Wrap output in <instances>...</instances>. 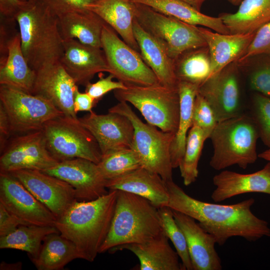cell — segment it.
Returning a JSON list of instances; mask_svg holds the SVG:
<instances>
[{"instance_id": "681fc988", "label": "cell", "mask_w": 270, "mask_h": 270, "mask_svg": "<svg viewBox=\"0 0 270 270\" xmlns=\"http://www.w3.org/2000/svg\"><path fill=\"white\" fill-rule=\"evenodd\" d=\"M190 4L197 10L200 11L203 4L207 0H182Z\"/></svg>"}, {"instance_id": "f1b7e54d", "label": "cell", "mask_w": 270, "mask_h": 270, "mask_svg": "<svg viewBox=\"0 0 270 270\" xmlns=\"http://www.w3.org/2000/svg\"><path fill=\"white\" fill-rule=\"evenodd\" d=\"M218 16L230 34L256 32L270 22V0H242L236 12Z\"/></svg>"}, {"instance_id": "d6986e66", "label": "cell", "mask_w": 270, "mask_h": 270, "mask_svg": "<svg viewBox=\"0 0 270 270\" xmlns=\"http://www.w3.org/2000/svg\"><path fill=\"white\" fill-rule=\"evenodd\" d=\"M60 62L78 85L86 86L98 73L110 72L102 48L84 44L75 39L63 40Z\"/></svg>"}, {"instance_id": "6da1fadb", "label": "cell", "mask_w": 270, "mask_h": 270, "mask_svg": "<svg viewBox=\"0 0 270 270\" xmlns=\"http://www.w3.org/2000/svg\"><path fill=\"white\" fill-rule=\"evenodd\" d=\"M169 194L166 206L184 214L212 234L219 246L232 237H242L250 242L270 237L268 222L253 214L255 200L250 198L238 203L221 204L202 202L190 196L173 180L166 182Z\"/></svg>"}, {"instance_id": "bcb514c9", "label": "cell", "mask_w": 270, "mask_h": 270, "mask_svg": "<svg viewBox=\"0 0 270 270\" xmlns=\"http://www.w3.org/2000/svg\"><path fill=\"white\" fill-rule=\"evenodd\" d=\"M96 104L94 100L86 92H81L78 90L76 92L74 98V109L77 114L78 112H91Z\"/></svg>"}, {"instance_id": "7a4b0ae2", "label": "cell", "mask_w": 270, "mask_h": 270, "mask_svg": "<svg viewBox=\"0 0 270 270\" xmlns=\"http://www.w3.org/2000/svg\"><path fill=\"white\" fill-rule=\"evenodd\" d=\"M118 190L96 200L74 202L56 218L54 226L76 246L80 258L94 260L109 231Z\"/></svg>"}, {"instance_id": "ac0fdd59", "label": "cell", "mask_w": 270, "mask_h": 270, "mask_svg": "<svg viewBox=\"0 0 270 270\" xmlns=\"http://www.w3.org/2000/svg\"><path fill=\"white\" fill-rule=\"evenodd\" d=\"M78 120L95 138L102 156L113 150L131 148L134 128L126 116L110 112L98 114L92 110Z\"/></svg>"}, {"instance_id": "e575fe53", "label": "cell", "mask_w": 270, "mask_h": 270, "mask_svg": "<svg viewBox=\"0 0 270 270\" xmlns=\"http://www.w3.org/2000/svg\"><path fill=\"white\" fill-rule=\"evenodd\" d=\"M208 137L199 127L192 126L188 131L184 156L179 167L184 184L188 186L198 176V164Z\"/></svg>"}, {"instance_id": "c3c4849f", "label": "cell", "mask_w": 270, "mask_h": 270, "mask_svg": "<svg viewBox=\"0 0 270 270\" xmlns=\"http://www.w3.org/2000/svg\"><path fill=\"white\" fill-rule=\"evenodd\" d=\"M22 264L20 262L12 264H8L2 262L0 265V269L1 270H16L22 269Z\"/></svg>"}, {"instance_id": "74e56055", "label": "cell", "mask_w": 270, "mask_h": 270, "mask_svg": "<svg viewBox=\"0 0 270 270\" xmlns=\"http://www.w3.org/2000/svg\"><path fill=\"white\" fill-rule=\"evenodd\" d=\"M250 115L263 143L270 148V98L258 92L251 100Z\"/></svg>"}, {"instance_id": "1f68e13d", "label": "cell", "mask_w": 270, "mask_h": 270, "mask_svg": "<svg viewBox=\"0 0 270 270\" xmlns=\"http://www.w3.org/2000/svg\"><path fill=\"white\" fill-rule=\"evenodd\" d=\"M76 258L80 257L76 245L54 232L46 236L38 256L31 260L38 270H60Z\"/></svg>"}, {"instance_id": "e0dca14e", "label": "cell", "mask_w": 270, "mask_h": 270, "mask_svg": "<svg viewBox=\"0 0 270 270\" xmlns=\"http://www.w3.org/2000/svg\"><path fill=\"white\" fill-rule=\"evenodd\" d=\"M43 172L71 185L76 190L78 201L94 200L108 192L106 187L107 180L98 164L86 159L76 158L60 161Z\"/></svg>"}, {"instance_id": "ab89813d", "label": "cell", "mask_w": 270, "mask_h": 270, "mask_svg": "<svg viewBox=\"0 0 270 270\" xmlns=\"http://www.w3.org/2000/svg\"><path fill=\"white\" fill-rule=\"evenodd\" d=\"M261 55H270V22L256 32L246 52L238 61Z\"/></svg>"}, {"instance_id": "f35d334b", "label": "cell", "mask_w": 270, "mask_h": 270, "mask_svg": "<svg viewBox=\"0 0 270 270\" xmlns=\"http://www.w3.org/2000/svg\"><path fill=\"white\" fill-rule=\"evenodd\" d=\"M218 122L208 101L198 92L196 96L192 111V126L200 128L208 138Z\"/></svg>"}, {"instance_id": "60d3db41", "label": "cell", "mask_w": 270, "mask_h": 270, "mask_svg": "<svg viewBox=\"0 0 270 270\" xmlns=\"http://www.w3.org/2000/svg\"><path fill=\"white\" fill-rule=\"evenodd\" d=\"M249 86L251 90L270 98V55L250 73Z\"/></svg>"}, {"instance_id": "7c38bea8", "label": "cell", "mask_w": 270, "mask_h": 270, "mask_svg": "<svg viewBox=\"0 0 270 270\" xmlns=\"http://www.w3.org/2000/svg\"><path fill=\"white\" fill-rule=\"evenodd\" d=\"M60 162L48 149L42 130L12 136L0 157V172L22 170L44 171Z\"/></svg>"}, {"instance_id": "4316f807", "label": "cell", "mask_w": 270, "mask_h": 270, "mask_svg": "<svg viewBox=\"0 0 270 270\" xmlns=\"http://www.w3.org/2000/svg\"><path fill=\"white\" fill-rule=\"evenodd\" d=\"M57 17L63 40L75 39L84 44L102 48V32L106 23L96 14L87 10Z\"/></svg>"}, {"instance_id": "8d00e7d4", "label": "cell", "mask_w": 270, "mask_h": 270, "mask_svg": "<svg viewBox=\"0 0 270 270\" xmlns=\"http://www.w3.org/2000/svg\"><path fill=\"white\" fill-rule=\"evenodd\" d=\"M158 210L162 230L174 246L184 269L193 270L184 234L175 221L172 210L167 206Z\"/></svg>"}, {"instance_id": "cb8c5ba5", "label": "cell", "mask_w": 270, "mask_h": 270, "mask_svg": "<svg viewBox=\"0 0 270 270\" xmlns=\"http://www.w3.org/2000/svg\"><path fill=\"white\" fill-rule=\"evenodd\" d=\"M168 238L162 231L152 239L140 244L121 245L109 251L127 250L138 258L140 270H182L178 255L170 246Z\"/></svg>"}, {"instance_id": "d4e9b609", "label": "cell", "mask_w": 270, "mask_h": 270, "mask_svg": "<svg viewBox=\"0 0 270 270\" xmlns=\"http://www.w3.org/2000/svg\"><path fill=\"white\" fill-rule=\"evenodd\" d=\"M134 34L140 53L158 79L159 83L171 88H178V82L174 70V60L166 49L134 18Z\"/></svg>"}, {"instance_id": "8fae6325", "label": "cell", "mask_w": 270, "mask_h": 270, "mask_svg": "<svg viewBox=\"0 0 270 270\" xmlns=\"http://www.w3.org/2000/svg\"><path fill=\"white\" fill-rule=\"evenodd\" d=\"M101 42L109 74L118 80L126 86H148L159 82L140 53L125 42L106 24L102 30Z\"/></svg>"}, {"instance_id": "7bdbcfd3", "label": "cell", "mask_w": 270, "mask_h": 270, "mask_svg": "<svg viewBox=\"0 0 270 270\" xmlns=\"http://www.w3.org/2000/svg\"><path fill=\"white\" fill-rule=\"evenodd\" d=\"M53 14L58 16L69 12L87 10L98 0H40Z\"/></svg>"}, {"instance_id": "f5cc1de1", "label": "cell", "mask_w": 270, "mask_h": 270, "mask_svg": "<svg viewBox=\"0 0 270 270\" xmlns=\"http://www.w3.org/2000/svg\"><path fill=\"white\" fill-rule=\"evenodd\" d=\"M22 0L24 1V2H34L36 0Z\"/></svg>"}, {"instance_id": "ffe728a7", "label": "cell", "mask_w": 270, "mask_h": 270, "mask_svg": "<svg viewBox=\"0 0 270 270\" xmlns=\"http://www.w3.org/2000/svg\"><path fill=\"white\" fill-rule=\"evenodd\" d=\"M175 221L184 234L193 270H221L214 237L192 217L172 210Z\"/></svg>"}, {"instance_id": "52a82bcc", "label": "cell", "mask_w": 270, "mask_h": 270, "mask_svg": "<svg viewBox=\"0 0 270 270\" xmlns=\"http://www.w3.org/2000/svg\"><path fill=\"white\" fill-rule=\"evenodd\" d=\"M108 112L124 115L132 123L134 133L131 148L137 154L141 166L158 174L166 182L172 180L170 146L175 134L164 132L144 122L126 102H119Z\"/></svg>"}, {"instance_id": "8992f818", "label": "cell", "mask_w": 270, "mask_h": 270, "mask_svg": "<svg viewBox=\"0 0 270 270\" xmlns=\"http://www.w3.org/2000/svg\"><path fill=\"white\" fill-rule=\"evenodd\" d=\"M126 86L125 88L114 90L118 102L131 104L148 124L164 132L176 134L180 112L178 88H168L159 82Z\"/></svg>"}, {"instance_id": "44dd1931", "label": "cell", "mask_w": 270, "mask_h": 270, "mask_svg": "<svg viewBox=\"0 0 270 270\" xmlns=\"http://www.w3.org/2000/svg\"><path fill=\"white\" fill-rule=\"evenodd\" d=\"M212 182L216 188L211 198L215 202L246 193L270 195V162L260 170L250 174L222 171L213 177Z\"/></svg>"}, {"instance_id": "5b68a950", "label": "cell", "mask_w": 270, "mask_h": 270, "mask_svg": "<svg viewBox=\"0 0 270 270\" xmlns=\"http://www.w3.org/2000/svg\"><path fill=\"white\" fill-rule=\"evenodd\" d=\"M258 128L250 115L242 114L220 122L209 138L213 146L210 166L220 170L234 165L246 169L258 157Z\"/></svg>"}, {"instance_id": "7dc6e473", "label": "cell", "mask_w": 270, "mask_h": 270, "mask_svg": "<svg viewBox=\"0 0 270 270\" xmlns=\"http://www.w3.org/2000/svg\"><path fill=\"white\" fill-rule=\"evenodd\" d=\"M12 137L9 120L6 114L0 105V150L5 148L10 138Z\"/></svg>"}, {"instance_id": "f907efd6", "label": "cell", "mask_w": 270, "mask_h": 270, "mask_svg": "<svg viewBox=\"0 0 270 270\" xmlns=\"http://www.w3.org/2000/svg\"><path fill=\"white\" fill-rule=\"evenodd\" d=\"M258 157L270 162V148L258 154Z\"/></svg>"}, {"instance_id": "4fadbf2b", "label": "cell", "mask_w": 270, "mask_h": 270, "mask_svg": "<svg viewBox=\"0 0 270 270\" xmlns=\"http://www.w3.org/2000/svg\"><path fill=\"white\" fill-rule=\"evenodd\" d=\"M0 203L26 224L54 226L55 216L9 172H0Z\"/></svg>"}, {"instance_id": "b9f144b4", "label": "cell", "mask_w": 270, "mask_h": 270, "mask_svg": "<svg viewBox=\"0 0 270 270\" xmlns=\"http://www.w3.org/2000/svg\"><path fill=\"white\" fill-rule=\"evenodd\" d=\"M114 78V76L110 74L106 77L101 75L97 82L94 83L90 82L85 86V92L88 93L96 104L108 92L126 87L123 82L119 80H113Z\"/></svg>"}, {"instance_id": "83f0119b", "label": "cell", "mask_w": 270, "mask_h": 270, "mask_svg": "<svg viewBox=\"0 0 270 270\" xmlns=\"http://www.w3.org/2000/svg\"><path fill=\"white\" fill-rule=\"evenodd\" d=\"M7 55L0 66V84L12 86L31 94L36 71L28 63L22 51L19 32L8 41Z\"/></svg>"}, {"instance_id": "5bb4252c", "label": "cell", "mask_w": 270, "mask_h": 270, "mask_svg": "<svg viewBox=\"0 0 270 270\" xmlns=\"http://www.w3.org/2000/svg\"><path fill=\"white\" fill-rule=\"evenodd\" d=\"M28 191L57 218L76 200L74 188L64 180L36 170L11 172Z\"/></svg>"}, {"instance_id": "d6a6232c", "label": "cell", "mask_w": 270, "mask_h": 270, "mask_svg": "<svg viewBox=\"0 0 270 270\" xmlns=\"http://www.w3.org/2000/svg\"><path fill=\"white\" fill-rule=\"evenodd\" d=\"M211 62L207 46L188 50L174 60L178 82L196 84L199 87L208 78Z\"/></svg>"}, {"instance_id": "7402d4cb", "label": "cell", "mask_w": 270, "mask_h": 270, "mask_svg": "<svg viewBox=\"0 0 270 270\" xmlns=\"http://www.w3.org/2000/svg\"><path fill=\"white\" fill-rule=\"evenodd\" d=\"M106 187L143 197L158 208L166 206L170 198L166 182L158 174L142 166L108 180Z\"/></svg>"}, {"instance_id": "484cf974", "label": "cell", "mask_w": 270, "mask_h": 270, "mask_svg": "<svg viewBox=\"0 0 270 270\" xmlns=\"http://www.w3.org/2000/svg\"><path fill=\"white\" fill-rule=\"evenodd\" d=\"M87 9L99 16L125 42L140 52L133 30L136 2L132 0H98Z\"/></svg>"}, {"instance_id": "9a60e30c", "label": "cell", "mask_w": 270, "mask_h": 270, "mask_svg": "<svg viewBox=\"0 0 270 270\" xmlns=\"http://www.w3.org/2000/svg\"><path fill=\"white\" fill-rule=\"evenodd\" d=\"M32 94L52 103L66 117L78 120L74 109L78 84L60 62L44 66L36 71Z\"/></svg>"}, {"instance_id": "f6af8a7d", "label": "cell", "mask_w": 270, "mask_h": 270, "mask_svg": "<svg viewBox=\"0 0 270 270\" xmlns=\"http://www.w3.org/2000/svg\"><path fill=\"white\" fill-rule=\"evenodd\" d=\"M26 2L22 0H0L1 16L6 19L16 20V14Z\"/></svg>"}, {"instance_id": "9c48e42d", "label": "cell", "mask_w": 270, "mask_h": 270, "mask_svg": "<svg viewBox=\"0 0 270 270\" xmlns=\"http://www.w3.org/2000/svg\"><path fill=\"white\" fill-rule=\"evenodd\" d=\"M42 131L48 150L59 162L82 158L98 164L102 159L96 140L79 120L62 116L47 122Z\"/></svg>"}, {"instance_id": "603a6c76", "label": "cell", "mask_w": 270, "mask_h": 270, "mask_svg": "<svg viewBox=\"0 0 270 270\" xmlns=\"http://www.w3.org/2000/svg\"><path fill=\"white\" fill-rule=\"evenodd\" d=\"M198 28L210 52L211 70L208 78L232 62L238 60L246 52L256 34H224L202 26Z\"/></svg>"}, {"instance_id": "ee69618b", "label": "cell", "mask_w": 270, "mask_h": 270, "mask_svg": "<svg viewBox=\"0 0 270 270\" xmlns=\"http://www.w3.org/2000/svg\"><path fill=\"white\" fill-rule=\"evenodd\" d=\"M20 225H26L0 203V237L8 234Z\"/></svg>"}, {"instance_id": "4dcf8cb0", "label": "cell", "mask_w": 270, "mask_h": 270, "mask_svg": "<svg viewBox=\"0 0 270 270\" xmlns=\"http://www.w3.org/2000/svg\"><path fill=\"white\" fill-rule=\"evenodd\" d=\"M199 86L184 82H179L178 91L180 112L177 130L171 144L170 158L173 168H179L184 152L189 130L192 126L194 101Z\"/></svg>"}, {"instance_id": "d590c367", "label": "cell", "mask_w": 270, "mask_h": 270, "mask_svg": "<svg viewBox=\"0 0 270 270\" xmlns=\"http://www.w3.org/2000/svg\"><path fill=\"white\" fill-rule=\"evenodd\" d=\"M98 166L106 180L141 167L137 154L131 148L117 149L103 154Z\"/></svg>"}, {"instance_id": "816d5d0a", "label": "cell", "mask_w": 270, "mask_h": 270, "mask_svg": "<svg viewBox=\"0 0 270 270\" xmlns=\"http://www.w3.org/2000/svg\"><path fill=\"white\" fill-rule=\"evenodd\" d=\"M234 6H239L242 0H226Z\"/></svg>"}, {"instance_id": "3957f363", "label": "cell", "mask_w": 270, "mask_h": 270, "mask_svg": "<svg viewBox=\"0 0 270 270\" xmlns=\"http://www.w3.org/2000/svg\"><path fill=\"white\" fill-rule=\"evenodd\" d=\"M15 20L22 52L33 70L60 62L64 45L58 17L40 0L27 2Z\"/></svg>"}, {"instance_id": "277c9868", "label": "cell", "mask_w": 270, "mask_h": 270, "mask_svg": "<svg viewBox=\"0 0 270 270\" xmlns=\"http://www.w3.org/2000/svg\"><path fill=\"white\" fill-rule=\"evenodd\" d=\"M162 231L158 208L143 197L118 190L109 231L99 253L121 245L146 242Z\"/></svg>"}, {"instance_id": "f546056e", "label": "cell", "mask_w": 270, "mask_h": 270, "mask_svg": "<svg viewBox=\"0 0 270 270\" xmlns=\"http://www.w3.org/2000/svg\"><path fill=\"white\" fill-rule=\"evenodd\" d=\"M148 6L164 14L186 23L204 26L216 32L230 34L229 30L220 16L206 15L182 0H132Z\"/></svg>"}, {"instance_id": "2e32d148", "label": "cell", "mask_w": 270, "mask_h": 270, "mask_svg": "<svg viewBox=\"0 0 270 270\" xmlns=\"http://www.w3.org/2000/svg\"><path fill=\"white\" fill-rule=\"evenodd\" d=\"M198 92L209 103L218 122L243 114L237 69L233 64L208 78Z\"/></svg>"}, {"instance_id": "30bf717a", "label": "cell", "mask_w": 270, "mask_h": 270, "mask_svg": "<svg viewBox=\"0 0 270 270\" xmlns=\"http://www.w3.org/2000/svg\"><path fill=\"white\" fill-rule=\"evenodd\" d=\"M0 105L8 116L12 136L42 130L50 120L64 116L42 98L8 86H0Z\"/></svg>"}, {"instance_id": "836d02e7", "label": "cell", "mask_w": 270, "mask_h": 270, "mask_svg": "<svg viewBox=\"0 0 270 270\" xmlns=\"http://www.w3.org/2000/svg\"><path fill=\"white\" fill-rule=\"evenodd\" d=\"M59 232L54 226L20 225L8 234L0 237V248L15 249L26 252L31 259L36 258L46 236Z\"/></svg>"}, {"instance_id": "ba28073f", "label": "cell", "mask_w": 270, "mask_h": 270, "mask_svg": "<svg viewBox=\"0 0 270 270\" xmlns=\"http://www.w3.org/2000/svg\"><path fill=\"white\" fill-rule=\"evenodd\" d=\"M135 19L166 49L174 60L184 52L206 47L198 26L192 25L136 3Z\"/></svg>"}]
</instances>
